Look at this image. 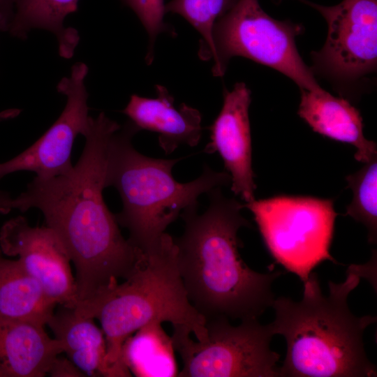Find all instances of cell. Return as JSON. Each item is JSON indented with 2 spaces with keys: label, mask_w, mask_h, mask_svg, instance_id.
<instances>
[{
  "label": "cell",
  "mask_w": 377,
  "mask_h": 377,
  "mask_svg": "<svg viewBox=\"0 0 377 377\" xmlns=\"http://www.w3.org/2000/svg\"><path fill=\"white\" fill-rule=\"evenodd\" d=\"M57 304L18 260L5 258L0 250V319L47 325Z\"/></svg>",
  "instance_id": "cell-17"
},
{
  "label": "cell",
  "mask_w": 377,
  "mask_h": 377,
  "mask_svg": "<svg viewBox=\"0 0 377 377\" xmlns=\"http://www.w3.org/2000/svg\"><path fill=\"white\" fill-rule=\"evenodd\" d=\"M0 250L17 257L24 270L41 285L57 304L75 308L78 302L71 260L62 242L49 227H33L17 216L0 229Z\"/></svg>",
  "instance_id": "cell-11"
},
{
  "label": "cell",
  "mask_w": 377,
  "mask_h": 377,
  "mask_svg": "<svg viewBox=\"0 0 377 377\" xmlns=\"http://www.w3.org/2000/svg\"><path fill=\"white\" fill-rule=\"evenodd\" d=\"M276 3H280L282 0H273Z\"/></svg>",
  "instance_id": "cell-26"
},
{
  "label": "cell",
  "mask_w": 377,
  "mask_h": 377,
  "mask_svg": "<svg viewBox=\"0 0 377 377\" xmlns=\"http://www.w3.org/2000/svg\"><path fill=\"white\" fill-rule=\"evenodd\" d=\"M94 320L78 315L74 308L61 306L47 325L61 342L67 357L86 376L116 377L107 361L104 333Z\"/></svg>",
  "instance_id": "cell-16"
},
{
  "label": "cell",
  "mask_w": 377,
  "mask_h": 377,
  "mask_svg": "<svg viewBox=\"0 0 377 377\" xmlns=\"http://www.w3.org/2000/svg\"><path fill=\"white\" fill-rule=\"evenodd\" d=\"M300 91L297 114L314 132L353 145L357 161L366 163L377 157L376 142L365 138L361 114L348 100L321 87Z\"/></svg>",
  "instance_id": "cell-14"
},
{
  "label": "cell",
  "mask_w": 377,
  "mask_h": 377,
  "mask_svg": "<svg viewBox=\"0 0 377 377\" xmlns=\"http://www.w3.org/2000/svg\"><path fill=\"white\" fill-rule=\"evenodd\" d=\"M364 276L363 267L350 266L343 282L329 281L325 296L318 275L311 272L303 282L300 302L274 299L272 330L283 336L287 345L279 377L376 376L363 341L364 330L376 322V316H356L348 305L349 294Z\"/></svg>",
  "instance_id": "cell-3"
},
{
  "label": "cell",
  "mask_w": 377,
  "mask_h": 377,
  "mask_svg": "<svg viewBox=\"0 0 377 377\" xmlns=\"http://www.w3.org/2000/svg\"><path fill=\"white\" fill-rule=\"evenodd\" d=\"M47 375L52 377H86V375L68 357L59 355L52 363Z\"/></svg>",
  "instance_id": "cell-23"
},
{
  "label": "cell",
  "mask_w": 377,
  "mask_h": 377,
  "mask_svg": "<svg viewBox=\"0 0 377 377\" xmlns=\"http://www.w3.org/2000/svg\"><path fill=\"white\" fill-rule=\"evenodd\" d=\"M136 14L149 37V44L145 61L150 65L154 57V45L158 34L167 33L177 36L172 27L165 22L166 13L164 0H121Z\"/></svg>",
  "instance_id": "cell-22"
},
{
  "label": "cell",
  "mask_w": 377,
  "mask_h": 377,
  "mask_svg": "<svg viewBox=\"0 0 377 377\" xmlns=\"http://www.w3.org/2000/svg\"><path fill=\"white\" fill-rule=\"evenodd\" d=\"M238 0H171L165 4L167 13L181 15L200 34L198 55L202 60L212 59L214 53L213 29L216 22L227 13Z\"/></svg>",
  "instance_id": "cell-20"
},
{
  "label": "cell",
  "mask_w": 377,
  "mask_h": 377,
  "mask_svg": "<svg viewBox=\"0 0 377 377\" xmlns=\"http://www.w3.org/2000/svg\"><path fill=\"white\" fill-rule=\"evenodd\" d=\"M251 91L244 82L231 91L224 89L221 110L209 130V142L204 151L218 153L230 176V189L249 202L255 200L256 185L252 168V145L249 108Z\"/></svg>",
  "instance_id": "cell-12"
},
{
  "label": "cell",
  "mask_w": 377,
  "mask_h": 377,
  "mask_svg": "<svg viewBox=\"0 0 377 377\" xmlns=\"http://www.w3.org/2000/svg\"><path fill=\"white\" fill-rule=\"evenodd\" d=\"M253 215L272 256L305 281L330 253L337 214L334 200L311 196L276 195L244 204Z\"/></svg>",
  "instance_id": "cell-7"
},
{
  "label": "cell",
  "mask_w": 377,
  "mask_h": 377,
  "mask_svg": "<svg viewBox=\"0 0 377 377\" xmlns=\"http://www.w3.org/2000/svg\"><path fill=\"white\" fill-rule=\"evenodd\" d=\"M78 0H17L7 31L25 38L32 29H43L57 37L59 54L71 58L79 42L77 31L64 26L65 17L77 9Z\"/></svg>",
  "instance_id": "cell-19"
},
{
  "label": "cell",
  "mask_w": 377,
  "mask_h": 377,
  "mask_svg": "<svg viewBox=\"0 0 377 377\" xmlns=\"http://www.w3.org/2000/svg\"><path fill=\"white\" fill-rule=\"evenodd\" d=\"M87 66L75 64L71 75L57 85L59 93L66 96V106L59 118L33 145L6 161L0 163V178L20 171H30L36 177L47 179L65 175L73 168L71 152L78 135L84 136L91 117L87 105L88 93L84 79Z\"/></svg>",
  "instance_id": "cell-10"
},
{
  "label": "cell",
  "mask_w": 377,
  "mask_h": 377,
  "mask_svg": "<svg viewBox=\"0 0 377 377\" xmlns=\"http://www.w3.org/2000/svg\"><path fill=\"white\" fill-rule=\"evenodd\" d=\"M209 204L198 214V205L180 214L184 232L174 239L179 274L188 300L207 320L258 318L274 301V281L281 271L260 273L251 269L239 253L238 230L250 228L244 207L216 187L207 193Z\"/></svg>",
  "instance_id": "cell-2"
},
{
  "label": "cell",
  "mask_w": 377,
  "mask_h": 377,
  "mask_svg": "<svg viewBox=\"0 0 377 377\" xmlns=\"http://www.w3.org/2000/svg\"><path fill=\"white\" fill-rule=\"evenodd\" d=\"M300 1L318 10L328 27L324 46L311 52L314 73L347 85L376 71L377 0H343L332 6Z\"/></svg>",
  "instance_id": "cell-9"
},
{
  "label": "cell",
  "mask_w": 377,
  "mask_h": 377,
  "mask_svg": "<svg viewBox=\"0 0 377 377\" xmlns=\"http://www.w3.org/2000/svg\"><path fill=\"white\" fill-rule=\"evenodd\" d=\"M103 112L91 117L77 163L65 175L35 177L13 199V209H37L64 246L75 269L78 298L91 299L128 279L142 253L121 233L103 196L110 143L120 128Z\"/></svg>",
  "instance_id": "cell-1"
},
{
  "label": "cell",
  "mask_w": 377,
  "mask_h": 377,
  "mask_svg": "<svg viewBox=\"0 0 377 377\" xmlns=\"http://www.w3.org/2000/svg\"><path fill=\"white\" fill-rule=\"evenodd\" d=\"M121 360L137 377H175L179 373L172 337L157 320L143 325L125 340Z\"/></svg>",
  "instance_id": "cell-18"
},
{
  "label": "cell",
  "mask_w": 377,
  "mask_h": 377,
  "mask_svg": "<svg viewBox=\"0 0 377 377\" xmlns=\"http://www.w3.org/2000/svg\"><path fill=\"white\" fill-rule=\"evenodd\" d=\"M348 188L353 193L351 202L346 207V215L363 224L368 231V242L377 241V157L357 172L346 177Z\"/></svg>",
  "instance_id": "cell-21"
},
{
  "label": "cell",
  "mask_w": 377,
  "mask_h": 377,
  "mask_svg": "<svg viewBox=\"0 0 377 377\" xmlns=\"http://www.w3.org/2000/svg\"><path fill=\"white\" fill-rule=\"evenodd\" d=\"M303 31L302 24L270 17L258 0H238L214 26L213 75L223 76L229 60L240 56L281 73L300 90L317 89L320 86L295 43Z\"/></svg>",
  "instance_id": "cell-6"
},
{
  "label": "cell",
  "mask_w": 377,
  "mask_h": 377,
  "mask_svg": "<svg viewBox=\"0 0 377 377\" xmlns=\"http://www.w3.org/2000/svg\"><path fill=\"white\" fill-rule=\"evenodd\" d=\"M207 337L193 341L191 331L173 326L175 350L183 367L178 377H279L280 355L270 343L274 334L270 323L246 319L233 326L223 317L206 320Z\"/></svg>",
  "instance_id": "cell-8"
},
{
  "label": "cell",
  "mask_w": 377,
  "mask_h": 377,
  "mask_svg": "<svg viewBox=\"0 0 377 377\" xmlns=\"http://www.w3.org/2000/svg\"><path fill=\"white\" fill-rule=\"evenodd\" d=\"M17 0H0V31H7Z\"/></svg>",
  "instance_id": "cell-24"
},
{
  "label": "cell",
  "mask_w": 377,
  "mask_h": 377,
  "mask_svg": "<svg viewBox=\"0 0 377 377\" xmlns=\"http://www.w3.org/2000/svg\"><path fill=\"white\" fill-rule=\"evenodd\" d=\"M74 309L81 316L99 320L107 361L116 377L132 376L121 360L122 345L152 320L186 327L199 341L207 337L206 319L188 300L179 274L175 239L165 232L157 249L145 254L122 283L96 302Z\"/></svg>",
  "instance_id": "cell-5"
},
{
  "label": "cell",
  "mask_w": 377,
  "mask_h": 377,
  "mask_svg": "<svg viewBox=\"0 0 377 377\" xmlns=\"http://www.w3.org/2000/svg\"><path fill=\"white\" fill-rule=\"evenodd\" d=\"M140 130L130 120L113 135L110 148L107 187L113 186L122 202L114 214L129 232L128 241L143 254L158 246L168 226L198 198L216 187L230 184L226 172L205 165L202 174L186 183L174 178L172 170L182 158H156L138 151L132 140Z\"/></svg>",
  "instance_id": "cell-4"
},
{
  "label": "cell",
  "mask_w": 377,
  "mask_h": 377,
  "mask_svg": "<svg viewBox=\"0 0 377 377\" xmlns=\"http://www.w3.org/2000/svg\"><path fill=\"white\" fill-rule=\"evenodd\" d=\"M157 97L133 94L121 111L140 130L158 133V144L166 154L178 147L196 146L202 137V114L186 103L175 106V99L163 86L156 84Z\"/></svg>",
  "instance_id": "cell-13"
},
{
  "label": "cell",
  "mask_w": 377,
  "mask_h": 377,
  "mask_svg": "<svg viewBox=\"0 0 377 377\" xmlns=\"http://www.w3.org/2000/svg\"><path fill=\"white\" fill-rule=\"evenodd\" d=\"M41 324L0 319V377H43L63 345Z\"/></svg>",
  "instance_id": "cell-15"
},
{
  "label": "cell",
  "mask_w": 377,
  "mask_h": 377,
  "mask_svg": "<svg viewBox=\"0 0 377 377\" xmlns=\"http://www.w3.org/2000/svg\"><path fill=\"white\" fill-rule=\"evenodd\" d=\"M13 199L9 193L0 189V214H6L13 209Z\"/></svg>",
  "instance_id": "cell-25"
}]
</instances>
